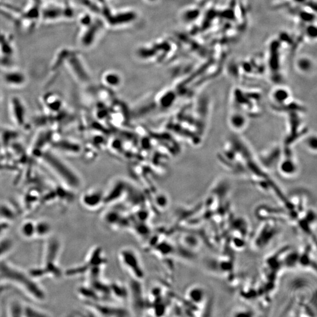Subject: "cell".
Instances as JSON below:
<instances>
[{
    "instance_id": "cell-1",
    "label": "cell",
    "mask_w": 317,
    "mask_h": 317,
    "mask_svg": "<svg viewBox=\"0 0 317 317\" xmlns=\"http://www.w3.org/2000/svg\"><path fill=\"white\" fill-rule=\"evenodd\" d=\"M0 279L14 284L32 300L43 301L45 299V292L34 278L10 262H0Z\"/></svg>"
},
{
    "instance_id": "cell-2",
    "label": "cell",
    "mask_w": 317,
    "mask_h": 317,
    "mask_svg": "<svg viewBox=\"0 0 317 317\" xmlns=\"http://www.w3.org/2000/svg\"><path fill=\"white\" fill-rule=\"evenodd\" d=\"M41 159L45 166L65 185L70 188H77V182L74 174H72L68 166L58 155L47 151L42 153Z\"/></svg>"
},
{
    "instance_id": "cell-3",
    "label": "cell",
    "mask_w": 317,
    "mask_h": 317,
    "mask_svg": "<svg viewBox=\"0 0 317 317\" xmlns=\"http://www.w3.org/2000/svg\"><path fill=\"white\" fill-rule=\"evenodd\" d=\"M119 258L123 267L126 271L137 278L142 279L144 276V271L140 257L131 249H124L120 252Z\"/></svg>"
},
{
    "instance_id": "cell-4",
    "label": "cell",
    "mask_w": 317,
    "mask_h": 317,
    "mask_svg": "<svg viewBox=\"0 0 317 317\" xmlns=\"http://www.w3.org/2000/svg\"><path fill=\"white\" fill-rule=\"evenodd\" d=\"M9 109L12 120L17 126L26 125L27 110L25 104L19 96H13L9 102Z\"/></svg>"
},
{
    "instance_id": "cell-5",
    "label": "cell",
    "mask_w": 317,
    "mask_h": 317,
    "mask_svg": "<svg viewBox=\"0 0 317 317\" xmlns=\"http://www.w3.org/2000/svg\"><path fill=\"white\" fill-rule=\"evenodd\" d=\"M51 226L46 220H39L35 222V237H45L50 234Z\"/></svg>"
},
{
    "instance_id": "cell-6",
    "label": "cell",
    "mask_w": 317,
    "mask_h": 317,
    "mask_svg": "<svg viewBox=\"0 0 317 317\" xmlns=\"http://www.w3.org/2000/svg\"><path fill=\"white\" fill-rule=\"evenodd\" d=\"M21 234L26 238L35 237V222L27 220L21 226Z\"/></svg>"
},
{
    "instance_id": "cell-7",
    "label": "cell",
    "mask_w": 317,
    "mask_h": 317,
    "mask_svg": "<svg viewBox=\"0 0 317 317\" xmlns=\"http://www.w3.org/2000/svg\"><path fill=\"white\" fill-rule=\"evenodd\" d=\"M11 208L5 203L0 204V219L13 220L16 216Z\"/></svg>"
},
{
    "instance_id": "cell-8",
    "label": "cell",
    "mask_w": 317,
    "mask_h": 317,
    "mask_svg": "<svg viewBox=\"0 0 317 317\" xmlns=\"http://www.w3.org/2000/svg\"><path fill=\"white\" fill-rule=\"evenodd\" d=\"M24 305L17 301H13L9 308V313L11 316H23Z\"/></svg>"
},
{
    "instance_id": "cell-9",
    "label": "cell",
    "mask_w": 317,
    "mask_h": 317,
    "mask_svg": "<svg viewBox=\"0 0 317 317\" xmlns=\"http://www.w3.org/2000/svg\"><path fill=\"white\" fill-rule=\"evenodd\" d=\"M12 244L10 241L4 240L0 242V258L8 252Z\"/></svg>"
}]
</instances>
